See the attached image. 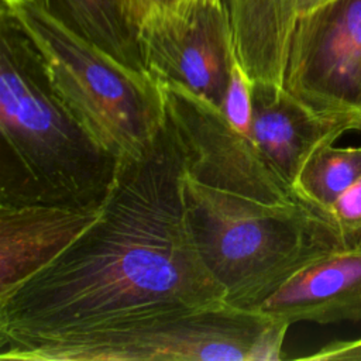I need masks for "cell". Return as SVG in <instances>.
<instances>
[{"instance_id": "1", "label": "cell", "mask_w": 361, "mask_h": 361, "mask_svg": "<svg viewBox=\"0 0 361 361\" xmlns=\"http://www.w3.org/2000/svg\"><path fill=\"white\" fill-rule=\"evenodd\" d=\"M185 173L186 148L166 113L148 151L123 162L100 216L0 298V337L226 303L189 226Z\"/></svg>"}, {"instance_id": "12", "label": "cell", "mask_w": 361, "mask_h": 361, "mask_svg": "<svg viewBox=\"0 0 361 361\" xmlns=\"http://www.w3.org/2000/svg\"><path fill=\"white\" fill-rule=\"evenodd\" d=\"M237 59L255 83L283 86L299 20L317 10L316 0H223Z\"/></svg>"}, {"instance_id": "6", "label": "cell", "mask_w": 361, "mask_h": 361, "mask_svg": "<svg viewBox=\"0 0 361 361\" xmlns=\"http://www.w3.org/2000/svg\"><path fill=\"white\" fill-rule=\"evenodd\" d=\"M161 83L166 113L186 148L189 176L221 192L262 203L300 200L267 162L251 137L230 126L221 107L179 83Z\"/></svg>"}, {"instance_id": "15", "label": "cell", "mask_w": 361, "mask_h": 361, "mask_svg": "<svg viewBox=\"0 0 361 361\" xmlns=\"http://www.w3.org/2000/svg\"><path fill=\"white\" fill-rule=\"evenodd\" d=\"M254 83L255 82L237 59L233 65L230 82L221 104V110L230 126L240 134L248 137L252 126Z\"/></svg>"}, {"instance_id": "10", "label": "cell", "mask_w": 361, "mask_h": 361, "mask_svg": "<svg viewBox=\"0 0 361 361\" xmlns=\"http://www.w3.org/2000/svg\"><path fill=\"white\" fill-rule=\"evenodd\" d=\"M102 207L0 204V298L61 254Z\"/></svg>"}, {"instance_id": "9", "label": "cell", "mask_w": 361, "mask_h": 361, "mask_svg": "<svg viewBox=\"0 0 361 361\" xmlns=\"http://www.w3.org/2000/svg\"><path fill=\"white\" fill-rule=\"evenodd\" d=\"M351 130L361 131V121L316 113L283 86L254 83L250 137L278 176L293 190L310 154L324 142H336Z\"/></svg>"}, {"instance_id": "17", "label": "cell", "mask_w": 361, "mask_h": 361, "mask_svg": "<svg viewBox=\"0 0 361 361\" xmlns=\"http://www.w3.org/2000/svg\"><path fill=\"white\" fill-rule=\"evenodd\" d=\"M302 360L330 361V360H361V337L355 340L331 341L316 353L300 357Z\"/></svg>"}, {"instance_id": "18", "label": "cell", "mask_w": 361, "mask_h": 361, "mask_svg": "<svg viewBox=\"0 0 361 361\" xmlns=\"http://www.w3.org/2000/svg\"><path fill=\"white\" fill-rule=\"evenodd\" d=\"M32 3H44V0H1V7H6L8 10H16Z\"/></svg>"}, {"instance_id": "3", "label": "cell", "mask_w": 361, "mask_h": 361, "mask_svg": "<svg viewBox=\"0 0 361 361\" xmlns=\"http://www.w3.org/2000/svg\"><path fill=\"white\" fill-rule=\"evenodd\" d=\"M186 214L196 245L226 303L258 310L290 278L344 247L331 216L307 200L262 203L185 173Z\"/></svg>"}, {"instance_id": "4", "label": "cell", "mask_w": 361, "mask_h": 361, "mask_svg": "<svg viewBox=\"0 0 361 361\" xmlns=\"http://www.w3.org/2000/svg\"><path fill=\"white\" fill-rule=\"evenodd\" d=\"M289 323L227 303L104 324L0 337L1 361H276Z\"/></svg>"}, {"instance_id": "19", "label": "cell", "mask_w": 361, "mask_h": 361, "mask_svg": "<svg viewBox=\"0 0 361 361\" xmlns=\"http://www.w3.org/2000/svg\"><path fill=\"white\" fill-rule=\"evenodd\" d=\"M190 1H195V0H171L169 3H173V4H185V3H190Z\"/></svg>"}, {"instance_id": "8", "label": "cell", "mask_w": 361, "mask_h": 361, "mask_svg": "<svg viewBox=\"0 0 361 361\" xmlns=\"http://www.w3.org/2000/svg\"><path fill=\"white\" fill-rule=\"evenodd\" d=\"M283 87L316 113L361 121V0H331L299 20Z\"/></svg>"}, {"instance_id": "2", "label": "cell", "mask_w": 361, "mask_h": 361, "mask_svg": "<svg viewBox=\"0 0 361 361\" xmlns=\"http://www.w3.org/2000/svg\"><path fill=\"white\" fill-rule=\"evenodd\" d=\"M0 204L100 207L123 161L56 92L45 56L17 17L0 13Z\"/></svg>"}, {"instance_id": "5", "label": "cell", "mask_w": 361, "mask_h": 361, "mask_svg": "<svg viewBox=\"0 0 361 361\" xmlns=\"http://www.w3.org/2000/svg\"><path fill=\"white\" fill-rule=\"evenodd\" d=\"M10 11L41 49L56 92L85 128L123 162L141 158L166 121L161 80L121 63L42 3Z\"/></svg>"}, {"instance_id": "11", "label": "cell", "mask_w": 361, "mask_h": 361, "mask_svg": "<svg viewBox=\"0 0 361 361\" xmlns=\"http://www.w3.org/2000/svg\"><path fill=\"white\" fill-rule=\"evenodd\" d=\"M288 322L361 320V248H341L303 268L258 307Z\"/></svg>"}, {"instance_id": "7", "label": "cell", "mask_w": 361, "mask_h": 361, "mask_svg": "<svg viewBox=\"0 0 361 361\" xmlns=\"http://www.w3.org/2000/svg\"><path fill=\"white\" fill-rule=\"evenodd\" d=\"M140 48L151 75L221 107L237 61L223 0L157 4L141 25Z\"/></svg>"}, {"instance_id": "14", "label": "cell", "mask_w": 361, "mask_h": 361, "mask_svg": "<svg viewBox=\"0 0 361 361\" xmlns=\"http://www.w3.org/2000/svg\"><path fill=\"white\" fill-rule=\"evenodd\" d=\"M361 178V147L319 145L306 159L295 190L303 200L327 212Z\"/></svg>"}, {"instance_id": "16", "label": "cell", "mask_w": 361, "mask_h": 361, "mask_svg": "<svg viewBox=\"0 0 361 361\" xmlns=\"http://www.w3.org/2000/svg\"><path fill=\"white\" fill-rule=\"evenodd\" d=\"M345 248H361V178L330 207Z\"/></svg>"}, {"instance_id": "20", "label": "cell", "mask_w": 361, "mask_h": 361, "mask_svg": "<svg viewBox=\"0 0 361 361\" xmlns=\"http://www.w3.org/2000/svg\"><path fill=\"white\" fill-rule=\"evenodd\" d=\"M171 0H155V3L157 4H166V3H169Z\"/></svg>"}, {"instance_id": "13", "label": "cell", "mask_w": 361, "mask_h": 361, "mask_svg": "<svg viewBox=\"0 0 361 361\" xmlns=\"http://www.w3.org/2000/svg\"><path fill=\"white\" fill-rule=\"evenodd\" d=\"M42 4L69 28L121 63L147 71L140 48V30L157 6L155 0H44Z\"/></svg>"}]
</instances>
